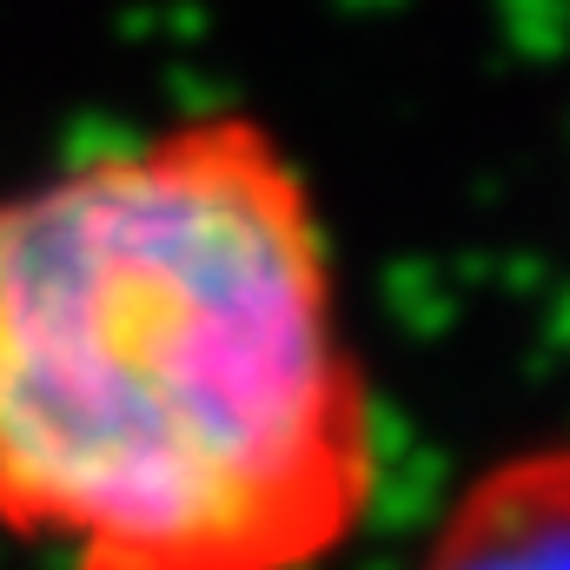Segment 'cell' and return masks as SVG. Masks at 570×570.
I'll list each match as a JSON object with an SVG mask.
<instances>
[{"label":"cell","instance_id":"cell-1","mask_svg":"<svg viewBox=\"0 0 570 570\" xmlns=\"http://www.w3.org/2000/svg\"><path fill=\"white\" fill-rule=\"evenodd\" d=\"M379 419L318 193L206 107L0 193V531L67 570H318Z\"/></svg>","mask_w":570,"mask_h":570},{"label":"cell","instance_id":"cell-2","mask_svg":"<svg viewBox=\"0 0 570 570\" xmlns=\"http://www.w3.org/2000/svg\"><path fill=\"white\" fill-rule=\"evenodd\" d=\"M412 570H570V438L484 464Z\"/></svg>","mask_w":570,"mask_h":570}]
</instances>
